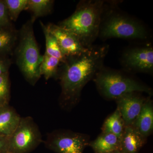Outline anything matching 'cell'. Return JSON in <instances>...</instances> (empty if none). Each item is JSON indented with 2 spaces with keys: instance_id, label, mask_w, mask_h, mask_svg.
Masks as SVG:
<instances>
[{
  "instance_id": "cell-1",
  "label": "cell",
  "mask_w": 153,
  "mask_h": 153,
  "mask_svg": "<svg viewBox=\"0 0 153 153\" xmlns=\"http://www.w3.org/2000/svg\"><path fill=\"white\" fill-rule=\"evenodd\" d=\"M108 50L107 45H93L80 55L67 57L61 64L57 78L61 88L60 103L63 108L70 109L79 102L83 88L103 66Z\"/></svg>"
},
{
  "instance_id": "cell-2",
  "label": "cell",
  "mask_w": 153,
  "mask_h": 153,
  "mask_svg": "<svg viewBox=\"0 0 153 153\" xmlns=\"http://www.w3.org/2000/svg\"><path fill=\"white\" fill-rule=\"evenodd\" d=\"M107 2L101 0L80 1L74 13L58 25L74 34L85 48H90L98 37Z\"/></svg>"
},
{
  "instance_id": "cell-3",
  "label": "cell",
  "mask_w": 153,
  "mask_h": 153,
  "mask_svg": "<svg viewBox=\"0 0 153 153\" xmlns=\"http://www.w3.org/2000/svg\"><path fill=\"white\" fill-rule=\"evenodd\" d=\"M34 23L30 19L19 30L18 41L13 53L20 71L32 85H36L41 76L40 66L43 58L34 35Z\"/></svg>"
},
{
  "instance_id": "cell-4",
  "label": "cell",
  "mask_w": 153,
  "mask_h": 153,
  "mask_svg": "<svg viewBox=\"0 0 153 153\" xmlns=\"http://www.w3.org/2000/svg\"><path fill=\"white\" fill-rule=\"evenodd\" d=\"M93 80L102 96L115 100L131 92L146 93L152 96V89L133 77L104 66L96 74Z\"/></svg>"
},
{
  "instance_id": "cell-5",
  "label": "cell",
  "mask_w": 153,
  "mask_h": 153,
  "mask_svg": "<svg viewBox=\"0 0 153 153\" xmlns=\"http://www.w3.org/2000/svg\"><path fill=\"white\" fill-rule=\"evenodd\" d=\"M111 3L103 14L98 37L103 40L111 38L145 40L149 34L145 26L137 20L115 11Z\"/></svg>"
},
{
  "instance_id": "cell-6",
  "label": "cell",
  "mask_w": 153,
  "mask_h": 153,
  "mask_svg": "<svg viewBox=\"0 0 153 153\" xmlns=\"http://www.w3.org/2000/svg\"><path fill=\"white\" fill-rule=\"evenodd\" d=\"M42 142L41 131L33 118L21 117L19 125L9 137L8 153H29Z\"/></svg>"
},
{
  "instance_id": "cell-7",
  "label": "cell",
  "mask_w": 153,
  "mask_h": 153,
  "mask_svg": "<svg viewBox=\"0 0 153 153\" xmlns=\"http://www.w3.org/2000/svg\"><path fill=\"white\" fill-rule=\"evenodd\" d=\"M90 137L67 130H57L47 135L45 145L56 153H83L89 146Z\"/></svg>"
},
{
  "instance_id": "cell-8",
  "label": "cell",
  "mask_w": 153,
  "mask_h": 153,
  "mask_svg": "<svg viewBox=\"0 0 153 153\" xmlns=\"http://www.w3.org/2000/svg\"><path fill=\"white\" fill-rule=\"evenodd\" d=\"M122 63L128 71L152 73L153 48L152 45L133 47L126 50Z\"/></svg>"
},
{
  "instance_id": "cell-9",
  "label": "cell",
  "mask_w": 153,
  "mask_h": 153,
  "mask_svg": "<svg viewBox=\"0 0 153 153\" xmlns=\"http://www.w3.org/2000/svg\"><path fill=\"white\" fill-rule=\"evenodd\" d=\"M46 26L56 38L66 58L80 55L88 49L85 48L74 34L59 25L49 23Z\"/></svg>"
},
{
  "instance_id": "cell-10",
  "label": "cell",
  "mask_w": 153,
  "mask_h": 153,
  "mask_svg": "<svg viewBox=\"0 0 153 153\" xmlns=\"http://www.w3.org/2000/svg\"><path fill=\"white\" fill-rule=\"evenodd\" d=\"M141 93L126 94L116 100L117 108L126 126H133L138 117L147 98Z\"/></svg>"
},
{
  "instance_id": "cell-11",
  "label": "cell",
  "mask_w": 153,
  "mask_h": 153,
  "mask_svg": "<svg viewBox=\"0 0 153 153\" xmlns=\"http://www.w3.org/2000/svg\"><path fill=\"white\" fill-rule=\"evenodd\" d=\"M146 140L133 126H126L120 139L119 150L123 153H139Z\"/></svg>"
},
{
  "instance_id": "cell-12",
  "label": "cell",
  "mask_w": 153,
  "mask_h": 153,
  "mask_svg": "<svg viewBox=\"0 0 153 153\" xmlns=\"http://www.w3.org/2000/svg\"><path fill=\"white\" fill-rule=\"evenodd\" d=\"M134 127L145 139L152 133L153 130V105L150 97H147Z\"/></svg>"
},
{
  "instance_id": "cell-13",
  "label": "cell",
  "mask_w": 153,
  "mask_h": 153,
  "mask_svg": "<svg viewBox=\"0 0 153 153\" xmlns=\"http://www.w3.org/2000/svg\"><path fill=\"white\" fill-rule=\"evenodd\" d=\"M21 117L9 105L0 107V134L10 136L19 125Z\"/></svg>"
},
{
  "instance_id": "cell-14",
  "label": "cell",
  "mask_w": 153,
  "mask_h": 153,
  "mask_svg": "<svg viewBox=\"0 0 153 153\" xmlns=\"http://www.w3.org/2000/svg\"><path fill=\"white\" fill-rule=\"evenodd\" d=\"M89 146L94 153H110L119 150L120 139L114 134L102 132Z\"/></svg>"
},
{
  "instance_id": "cell-15",
  "label": "cell",
  "mask_w": 153,
  "mask_h": 153,
  "mask_svg": "<svg viewBox=\"0 0 153 153\" xmlns=\"http://www.w3.org/2000/svg\"><path fill=\"white\" fill-rule=\"evenodd\" d=\"M18 35L19 30L14 26L0 29V53L13 56Z\"/></svg>"
},
{
  "instance_id": "cell-16",
  "label": "cell",
  "mask_w": 153,
  "mask_h": 153,
  "mask_svg": "<svg viewBox=\"0 0 153 153\" xmlns=\"http://www.w3.org/2000/svg\"><path fill=\"white\" fill-rule=\"evenodd\" d=\"M125 124L120 113L117 108L105 121L102 130V132L114 134L120 139L125 128Z\"/></svg>"
},
{
  "instance_id": "cell-17",
  "label": "cell",
  "mask_w": 153,
  "mask_h": 153,
  "mask_svg": "<svg viewBox=\"0 0 153 153\" xmlns=\"http://www.w3.org/2000/svg\"><path fill=\"white\" fill-rule=\"evenodd\" d=\"M41 28L45 36L46 41V51L45 53L58 59L61 63L66 61V57L60 49L59 44L54 36L50 33L43 22H40Z\"/></svg>"
},
{
  "instance_id": "cell-18",
  "label": "cell",
  "mask_w": 153,
  "mask_h": 153,
  "mask_svg": "<svg viewBox=\"0 0 153 153\" xmlns=\"http://www.w3.org/2000/svg\"><path fill=\"white\" fill-rule=\"evenodd\" d=\"M61 62L55 57L45 53L40 66V73L46 80L50 78H57Z\"/></svg>"
},
{
  "instance_id": "cell-19",
  "label": "cell",
  "mask_w": 153,
  "mask_h": 153,
  "mask_svg": "<svg viewBox=\"0 0 153 153\" xmlns=\"http://www.w3.org/2000/svg\"><path fill=\"white\" fill-rule=\"evenodd\" d=\"M54 3L52 0H28L27 10L32 13L31 19L35 22L38 18L51 13Z\"/></svg>"
},
{
  "instance_id": "cell-20",
  "label": "cell",
  "mask_w": 153,
  "mask_h": 153,
  "mask_svg": "<svg viewBox=\"0 0 153 153\" xmlns=\"http://www.w3.org/2000/svg\"><path fill=\"white\" fill-rule=\"evenodd\" d=\"M3 1L12 22L16 21L22 11L27 9L28 0H3Z\"/></svg>"
},
{
  "instance_id": "cell-21",
  "label": "cell",
  "mask_w": 153,
  "mask_h": 153,
  "mask_svg": "<svg viewBox=\"0 0 153 153\" xmlns=\"http://www.w3.org/2000/svg\"><path fill=\"white\" fill-rule=\"evenodd\" d=\"M10 99L9 72L0 76V107L9 105Z\"/></svg>"
},
{
  "instance_id": "cell-22",
  "label": "cell",
  "mask_w": 153,
  "mask_h": 153,
  "mask_svg": "<svg viewBox=\"0 0 153 153\" xmlns=\"http://www.w3.org/2000/svg\"><path fill=\"white\" fill-rule=\"evenodd\" d=\"M14 26L7 12L3 0H0V29Z\"/></svg>"
},
{
  "instance_id": "cell-23",
  "label": "cell",
  "mask_w": 153,
  "mask_h": 153,
  "mask_svg": "<svg viewBox=\"0 0 153 153\" xmlns=\"http://www.w3.org/2000/svg\"><path fill=\"white\" fill-rule=\"evenodd\" d=\"M12 63L10 56L0 53V76L9 72Z\"/></svg>"
},
{
  "instance_id": "cell-24",
  "label": "cell",
  "mask_w": 153,
  "mask_h": 153,
  "mask_svg": "<svg viewBox=\"0 0 153 153\" xmlns=\"http://www.w3.org/2000/svg\"><path fill=\"white\" fill-rule=\"evenodd\" d=\"M9 137L0 134V153H8Z\"/></svg>"
},
{
  "instance_id": "cell-25",
  "label": "cell",
  "mask_w": 153,
  "mask_h": 153,
  "mask_svg": "<svg viewBox=\"0 0 153 153\" xmlns=\"http://www.w3.org/2000/svg\"><path fill=\"white\" fill-rule=\"evenodd\" d=\"M110 153H123L121 152L120 150H117L114 151V152H112Z\"/></svg>"
}]
</instances>
